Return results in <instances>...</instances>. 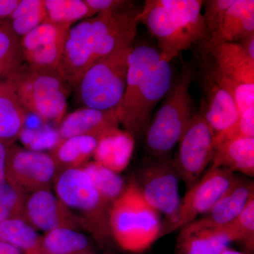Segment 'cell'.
I'll use <instances>...</instances> for the list:
<instances>
[{
    "instance_id": "cell-1",
    "label": "cell",
    "mask_w": 254,
    "mask_h": 254,
    "mask_svg": "<svg viewBox=\"0 0 254 254\" xmlns=\"http://www.w3.org/2000/svg\"><path fill=\"white\" fill-rule=\"evenodd\" d=\"M172 85L173 70L160 52L151 46L133 47L128 58L126 89L117 108L125 131L134 137L148 130L152 112Z\"/></svg>"
},
{
    "instance_id": "cell-2",
    "label": "cell",
    "mask_w": 254,
    "mask_h": 254,
    "mask_svg": "<svg viewBox=\"0 0 254 254\" xmlns=\"http://www.w3.org/2000/svg\"><path fill=\"white\" fill-rule=\"evenodd\" d=\"M204 1L148 0L138 19L158 41L162 59L170 63L183 50L204 41L205 26L202 14Z\"/></svg>"
},
{
    "instance_id": "cell-3",
    "label": "cell",
    "mask_w": 254,
    "mask_h": 254,
    "mask_svg": "<svg viewBox=\"0 0 254 254\" xmlns=\"http://www.w3.org/2000/svg\"><path fill=\"white\" fill-rule=\"evenodd\" d=\"M161 222L159 212L145 199L135 180L110 209L112 236L127 252L140 253L150 248L159 239Z\"/></svg>"
},
{
    "instance_id": "cell-4",
    "label": "cell",
    "mask_w": 254,
    "mask_h": 254,
    "mask_svg": "<svg viewBox=\"0 0 254 254\" xmlns=\"http://www.w3.org/2000/svg\"><path fill=\"white\" fill-rule=\"evenodd\" d=\"M5 81L26 112L46 123L60 124L64 118L71 86L57 70L24 63Z\"/></svg>"
},
{
    "instance_id": "cell-5",
    "label": "cell",
    "mask_w": 254,
    "mask_h": 254,
    "mask_svg": "<svg viewBox=\"0 0 254 254\" xmlns=\"http://www.w3.org/2000/svg\"><path fill=\"white\" fill-rule=\"evenodd\" d=\"M193 77V71L190 66L183 68L148 127L147 149L154 160L170 158L169 153L181 141L194 115L190 91Z\"/></svg>"
},
{
    "instance_id": "cell-6",
    "label": "cell",
    "mask_w": 254,
    "mask_h": 254,
    "mask_svg": "<svg viewBox=\"0 0 254 254\" xmlns=\"http://www.w3.org/2000/svg\"><path fill=\"white\" fill-rule=\"evenodd\" d=\"M53 186L55 195L77 215L83 228L91 232L95 240L104 242L112 236L110 227L112 205L102 198L83 169L60 172Z\"/></svg>"
},
{
    "instance_id": "cell-7",
    "label": "cell",
    "mask_w": 254,
    "mask_h": 254,
    "mask_svg": "<svg viewBox=\"0 0 254 254\" xmlns=\"http://www.w3.org/2000/svg\"><path fill=\"white\" fill-rule=\"evenodd\" d=\"M132 48L100 58L83 73L76 88L85 108H118L126 89L128 58Z\"/></svg>"
},
{
    "instance_id": "cell-8",
    "label": "cell",
    "mask_w": 254,
    "mask_h": 254,
    "mask_svg": "<svg viewBox=\"0 0 254 254\" xmlns=\"http://www.w3.org/2000/svg\"><path fill=\"white\" fill-rule=\"evenodd\" d=\"M235 173L225 169L209 168L182 198L177 211L162 220L160 237L182 228L200 215L208 213L236 180Z\"/></svg>"
},
{
    "instance_id": "cell-9",
    "label": "cell",
    "mask_w": 254,
    "mask_h": 254,
    "mask_svg": "<svg viewBox=\"0 0 254 254\" xmlns=\"http://www.w3.org/2000/svg\"><path fill=\"white\" fill-rule=\"evenodd\" d=\"M59 173L49 153L32 151L17 145L8 146L6 182L28 195L43 190H51Z\"/></svg>"
},
{
    "instance_id": "cell-10",
    "label": "cell",
    "mask_w": 254,
    "mask_h": 254,
    "mask_svg": "<svg viewBox=\"0 0 254 254\" xmlns=\"http://www.w3.org/2000/svg\"><path fill=\"white\" fill-rule=\"evenodd\" d=\"M215 133L200 114L194 115L173 160L179 177L190 190L201 177L211 163L215 147Z\"/></svg>"
},
{
    "instance_id": "cell-11",
    "label": "cell",
    "mask_w": 254,
    "mask_h": 254,
    "mask_svg": "<svg viewBox=\"0 0 254 254\" xmlns=\"http://www.w3.org/2000/svg\"><path fill=\"white\" fill-rule=\"evenodd\" d=\"M180 180L173 160L153 159L140 169L136 182L146 201L167 217L180 206Z\"/></svg>"
},
{
    "instance_id": "cell-12",
    "label": "cell",
    "mask_w": 254,
    "mask_h": 254,
    "mask_svg": "<svg viewBox=\"0 0 254 254\" xmlns=\"http://www.w3.org/2000/svg\"><path fill=\"white\" fill-rule=\"evenodd\" d=\"M71 27L44 21L21 38L25 63L33 67L57 70Z\"/></svg>"
},
{
    "instance_id": "cell-13",
    "label": "cell",
    "mask_w": 254,
    "mask_h": 254,
    "mask_svg": "<svg viewBox=\"0 0 254 254\" xmlns=\"http://www.w3.org/2000/svg\"><path fill=\"white\" fill-rule=\"evenodd\" d=\"M24 215L26 221L36 230L47 232L60 228H83L77 215L51 190H40L26 195Z\"/></svg>"
},
{
    "instance_id": "cell-14",
    "label": "cell",
    "mask_w": 254,
    "mask_h": 254,
    "mask_svg": "<svg viewBox=\"0 0 254 254\" xmlns=\"http://www.w3.org/2000/svg\"><path fill=\"white\" fill-rule=\"evenodd\" d=\"M90 18L71 26L66 36L57 71L70 86H77L80 78L95 60L91 37Z\"/></svg>"
},
{
    "instance_id": "cell-15",
    "label": "cell",
    "mask_w": 254,
    "mask_h": 254,
    "mask_svg": "<svg viewBox=\"0 0 254 254\" xmlns=\"http://www.w3.org/2000/svg\"><path fill=\"white\" fill-rule=\"evenodd\" d=\"M252 198H254V182L237 176L226 193L203 218L189 224L197 228L217 230L237 218Z\"/></svg>"
},
{
    "instance_id": "cell-16",
    "label": "cell",
    "mask_w": 254,
    "mask_h": 254,
    "mask_svg": "<svg viewBox=\"0 0 254 254\" xmlns=\"http://www.w3.org/2000/svg\"><path fill=\"white\" fill-rule=\"evenodd\" d=\"M118 109L100 110L83 108L68 114L60 123V139L76 136H88L99 139L119 128Z\"/></svg>"
},
{
    "instance_id": "cell-17",
    "label": "cell",
    "mask_w": 254,
    "mask_h": 254,
    "mask_svg": "<svg viewBox=\"0 0 254 254\" xmlns=\"http://www.w3.org/2000/svg\"><path fill=\"white\" fill-rule=\"evenodd\" d=\"M208 53L215 61L213 69L222 77L236 83L254 84V60L240 43H217Z\"/></svg>"
},
{
    "instance_id": "cell-18",
    "label": "cell",
    "mask_w": 254,
    "mask_h": 254,
    "mask_svg": "<svg viewBox=\"0 0 254 254\" xmlns=\"http://www.w3.org/2000/svg\"><path fill=\"white\" fill-rule=\"evenodd\" d=\"M205 86L206 100L201 116L215 135L231 127L240 117L232 95L208 74Z\"/></svg>"
},
{
    "instance_id": "cell-19",
    "label": "cell",
    "mask_w": 254,
    "mask_h": 254,
    "mask_svg": "<svg viewBox=\"0 0 254 254\" xmlns=\"http://www.w3.org/2000/svg\"><path fill=\"white\" fill-rule=\"evenodd\" d=\"M133 148L134 137L119 128L98 140L93 157L96 163L120 174L129 164Z\"/></svg>"
},
{
    "instance_id": "cell-20",
    "label": "cell",
    "mask_w": 254,
    "mask_h": 254,
    "mask_svg": "<svg viewBox=\"0 0 254 254\" xmlns=\"http://www.w3.org/2000/svg\"><path fill=\"white\" fill-rule=\"evenodd\" d=\"M210 168L225 169L247 176L254 175V138L223 142L215 148Z\"/></svg>"
},
{
    "instance_id": "cell-21",
    "label": "cell",
    "mask_w": 254,
    "mask_h": 254,
    "mask_svg": "<svg viewBox=\"0 0 254 254\" xmlns=\"http://www.w3.org/2000/svg\"><path fill=\"white\" fill-rule=\"evenodd\" d=\"M252 33H254V0H235L227 10L210 48L222 42L238 43Z\"/></svg>"
},
{
    "instance_id": "cell-22",
    "label": "cell",
    "mask_w": 254,
    "mask_h": 254,
    "mask_svg": "<svg viewBox=\"0 0 254 254\" xmlns=\"http://www.w3.org/2000/svg\"><path fill=\"white\" fill-rule=\"evenodd\" d=\"M230 242L222 232L197 228L190 224L182 228L177 240V254H221Z\"/></svg>"
},
{
    "instance_id": "cell-23",
    "label": "cell",
    "mask_w": 254,
    "mask_h": 254,
    "mask_svg": "<svg viewBox=\"0 0 254 254\" xmlns=\"http://www.w3.org/2000/svg\"><path fill=\"white\" fill-rule=\"evenodd\" d=\"M27 112L11 86L0 82V142L9 146L19 138L25 128Z\"/></svg>"
},
{
    "instance_id": "cell-24",
    "label": "cell",
    "mask_w": 254,
    "mask_h": 254,
    "mask_svg": "<svg viewBox=\"0 0 254 254\" xmlns=\"http://www.w3.org/2000/svg\"><path fill=\"white\" fill-rule=\"evenodd\" d=\"M98 139L88 136H76L60 139L49 154L60 172L81 168L93 156Z\"/></svg>"
},
{
    "instance_id": "cell-25",
    "label": "cell",
    "mask_w": 254,
    "mask_h": 254,
    "mask_svg": "<svg viewBox=\"0 0 254 254\" xmlns=\"http://www.w3.org/2000/svg\"><path fill=\"white\" fill-rule=\"evenodd\" d=\"M37 254H95L88 237L79 230L55 229L41 236Z\"/></svg>"
},
{
    "instance_id": "cell-26",
    "label": "cell",
    "mask_w": 254,
    "mask_h": 254,
    "mask_svg": "<svg viewBox=\"0 0 254 254\" xmlns=\"http://www.w3.org/2000/svg\"><path fill=\"white\" fill-rule=\"evenodd\" d=\"M0 241L22 250L26 254H37L41 235L23 219H10L0 224Z\"/></svg>"
},
{
    "instance_id": "cell-27",
    "label": "cell",
    "mask_w": 254,
    "mask_h": 254,
    "mask_svg": "<svg viewBox=\"0 0 254 254\" xmlns=\"http://www.w3.org/2000/svg\"><path fill=\"white\" fill-rule=\"evenodd\" d=\"M25 63L21 38L11 29L7 20L0 22V82L5 81Z\"/></svg>"
},
{
    "instance_id": "cell-28",
    "label": "cell",
    "mask_w": 254,
    "mask_h": 254,
    "mask_svg": "<svg viewBox=\"0 0 254 254\" xmlns=\"http://www.w3.org/2000/svg\"><path fill=\"white\" fill-rule=\"evenodd\" d=\"M91 179L102 198L113 205L126 189L123 177L95 161L88 162L81 167Z\"/></svg>"
},
{
    "instance_id": "cell-29",
    "label": "cell",
    "mask_w": 254,
    "mask_h": 254,
    "mask_svg": "<svg viewBox=\"0 0 254 254\" xmlns=\"http://www.w3.org/2000/svg\"><path fill=\"white\" fill-rule=\"evenodd\" d=\"M46 21L71 26L73 23L92 17L85 0H44Z\"/></svg>"
},
{
    "instance_id": "cell-30",
    "label": "cell",
    "mask_w": 254,
    "mask_h": 254,
    "mask_svg": "<svg viewBox=\"0 0 254 254\" xmlns=\"http://www.w3.org/2000/svg\"><path fill=\"white\" fill-rule=\"evenodd\" d=\"M46 18L44 0H20L7 21L12 31L22 38L44 22Z\"/></svg>"
},
{
    "instance_id": "cell-31",
    "label": "cell",
    "mask_w": 254,
    "mask_h": 254,
    "mask_svg": "<svg viewBox=\"0 0 254 254\" xmlns=\"http://www.w3.org/2000/svg\"><path fill=\"white\" fill-rule=\"evenodd\" d=\"M222 232L230 242L241 241L250 250H253L254 242V198L247 203V206L231 222L217 229Z\"/></svg>"
},
{
    "instance_id": "cell-32",
    "label": "cell",
    "mask_w": 254,
    "mask_h": 254,
    "mask_svg": "<svg viewBox=\"0 0 254 254\" xmlns=\"http://www.w3.org/2000/svg\"><path fill=\"white\" fill-rule=\"evenodd\" d=\"M235 0H209L204 1L205 4L204 17L205 38L203 41L205 50L208 51L213 45L227 10L233 4Z\"/></svg>"
},
{
    "instance_id": "cell-33",
    "label": "cell",
    "mask_w": 254,
    "mask_h": 254,
    "mask_svg": "<svg viewBox=\"0 0 254 254\" xmlns=\"http://www.w3.org/2000/svg\"><path fill=\"white\" fill-rule=\"evenodd\" d=\"M26 197L6 182L0 185V224L10 219L25 220Z\"/></svg>"
},
{
    "instance_id": "cell-34",
    "label": "cell",
    "mask_w": 254,
    "mask_h": 254,
    "mask_svg": "<svg viewBox=\"0 0 254 254\" xmlns=\"http://www.w3.org/2000/svg\"><path fill=\"white\" fill-rule=\"evenodd\" d=\"M209 74L232 95L240 115L254 108V84L239 83L230 81L222 77L213 69Z\"/></svg>"
},
{
    "instance_id": "cell-35",
    "label": "cell",
    "mask_w": 254,
    "mask_h": 254,
    "mask_svg": "<svg viewBox=\"0 0 254 254\" xmlns=\"http://www.w3.org/2000/svg\"><path fill=\"white\" fill-rule=\"evenodd\" d=\"M18 138L26 147V149L36 152L53 149L60 140L58 131L48 127L39 128H24Z\"/></svg>"
},
{
    "instance_id": "cell-36",
    "label": "cell",
    "mask_w": 254,
    "mask_h": 254,
    "mask_svg": "<svg viewBox=\"0 0 254 254\" xmlns=\"http://www.w3.org/2000/svg\"><path fill=\"white\" fill-rule=\"evenodd\" d=\"M242 138H254V108L240 115L231 127L215 135L214 147L223 142Z\"/></svg>"
},
{
    "instance_id": "cell-37",
    "label": "cell",
    "mask_w": 254,
    "mask_h": 254,
    "mask_svg": "<svg viewBox=\"0 0 254 254\" xmlns=\"http://www.w3.org/2000/svg\"><path fill=\"white\" fill-rule=\"evenodd\" d=\"M93 16L103 11L120 9L128 4L130 1L122 0H85Z\"/></svg>"
},
{
    "instance_id": "cell-38",
    "label": "cell",
    "mask_w": 254,
    "mask_h": 254,
    "mask_svg": "<svg viewBox=\"0 0 254 254\" xmlns=\"http://www.w3.org/2000/svg\"><path fill=\"white\" fill-rule=\"evenodd\" d=\"M19 2L20 0H0V22L10 17Z\"/></svg>"
},
{
    "instance_id": "cell-39",
    "label": "cell",
    "mask_w": 254,
    "mask_h": 254,
    "mask_svg": "<svg viewBox=\"0 0 254 254\" xmlns=\"http://www.w3.org/2000/svg\"><path fill=\"white\" fill-rule=\"evenodd\" d=\"M7 145L0 142V185L6 182V160Z\"/></svg>"
},
{
    "instance_id": "cell-40",
    "label": "cell",
    "mask_w": 254,
    "mask_h": 254,
    "mask_svg": "<svg viewBox=\"0 0 254 254\" xmlns=\"http://www.w3.org/2000/svg\"><path fill=\"white\" fill-rule=\"evenodd\" d=\"M245 50L246 53L254 60V33L247 36L245 39L238 42Z\"/></svg>"
},
{
    "instance_id": "cell-41",
    "label": "cell",
    "mask_w": 254,
    "mask_h": 254,
    "mask_svg": "<svg viewBox=\"0 0 254 254\" xmlns=\"http://www.w3.org/2000/svg\"><path fill=\"white\" fill-rule=\"evenodd\" d=\"M0 254H20V251L14 246L0 241Z\"/></svg>"
},
{
    "instance_id": "cell-42",
    "label": "cell",
    "mask_w": 254,
    "mask_h": 254,
    "mask_svg": "<svg viewBox=\"0 0 254 254\" xmlns=\"http://www.w3.org/2000/svg\"><path fill=\"white\" fill-rule=\"evenodd\" d=\"M221 254H244L240 253V252H237L235 250H230V249L227 248L226 250L224 251Z\"/></svg>"
}]
</instances>
